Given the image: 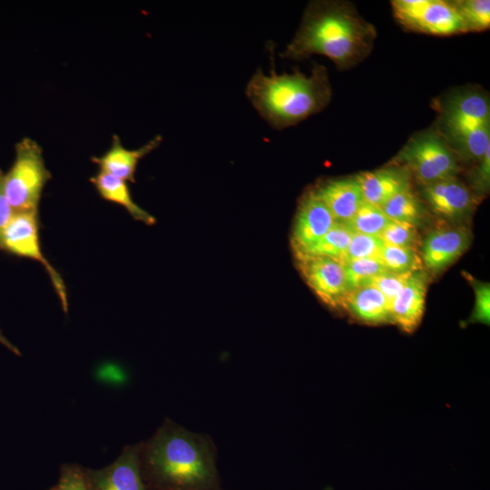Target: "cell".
<instances>
[{"label":"cell","instance_id":"6da1fadb","mask_svg":"<svg viewBox=\"0 0 490 490\" xmlns=\"http://www.w3.org/2000/svg\"><path fill=\"white\" fill-rule=\"evenodd\" d=\"M376 38L374 25L350 3L313 1L305 9L300 25L281 56L303 60L321 54L345 70L368 56Z\"/></svg>","mask_w":490,"mask_h":490},{"label":"cell","instance_id":"7a4b0ae2","mask_svg":"<svg viewBox=\"0 0 490 490\" xmlns=\"http://www.w3.org/2000/svg\"><path fill=\"white\" fill-rule=\"evenodd\" d=\"M142 451L148 473L162 490H220L210 436L166 420Z\"/></svg>","mask_w":490,"mask_h":490},{"label":"cell","instance_id":"3957f363","mask_svg":"<svg viewBox=\"0 0 490 490\" xmlns=\"http://www.w3.org/2000/svg\"><path fill=\"white\" fill-rule=\"evenodd\" d=\"M246 95L259 113L274 128L297 124L319 113L330 102L327 68L314 63L309 75L299 70L266 75L259 69L249 81Z\"/></svg>","mask_w":490,"mask_h":490},{"label":"cell","instance_id":"277c9868","mask_svg":"<svg viewBox=\"0 0 490 490\" xmlns=\"http://www.w3.org/2000/svg\"><path fill=\"white\" fill-rule=\"evenodd\" d=\"M436 128L460 164L477 163L490 147V103L486 93L475 87L451 92L439 103Z\"/></svg>","mask_w":490,"mask_h":490},{"label":"cell","instance_id":"5b68a950","mask_svg":"<svg viewBox=\"0 0 490 490\" xmlns=\"http://www.w3.org/2000/svg\"><path fill=\"white\" fill-rule=\"evenodd\" d=\"M392 162L406 168L419 186L457 177L461 172L456 155L436 127L413 134Z\"/></svg>","mask_w":490,"mask_h":490},{"label":"cell","instance_id":"8992f818","mask_svg":"<svg viewBox=\"0 0 490 490\" xmlns=\"http://www.w3.org/2000/svg\"><path fill=\"white\" fill-rule=\"evenodd\" d=\"M51 178L40 145L29 138L18 142L14 163L4 173V189L14 213L39 212L43 189Z\"/></svg>","mask_w":490,"mask_h":490},{"label":"cell","instance_id":"52a82bcc","mask_svg":"<svg viewBox=\"0 0 490 490\" xmlns=\"http://www.w3.org/2000/svg\"><path fill=\"white\" fill-rule=\"evenodd\" d=\"M39 231V212L14 213L1 239V251L41 263L51 279L64 312L67 313L69 303L65 284L43 254Z\"/></svg>","mask_w":490,"mask_h":490},{"label":"cell","instance_id":"ba28073f","mask_svg":"<svg viewBox=\"0 0 490 490\" xmlns=\"http://www.w3.org/2000/svg\"><path fill=\"white\" fill-rule=\"evenodd\" d=\"M391 5L395 18L408 30L433 35L465 33L450 1L394 0Z\"/></svg>","mask_w":490,"mask_h":490},{"label":"cell","instance_id":"9c48e42d","mask_svg":"<svg viewBox=\"0 0 490 490\" xmlns=\"http://www.w3.org/2000/svg\"><path fill=\"white\" fill-rule=\"evenodd\" d=\"M305 282L318 298L333 309H345L350 292L343 264L334 259L295 252Z\"/></svg>","mask_w":490,"mask_h":490},{"label":"cell","instance_id":"30bf717a","mask_svg":"<svg viewBox=\"0 0 490 490\" xmlns=\"http://www.w3.org/2000/svg\"><path fill=\"white\" fill-rule=\"evenodd\" d=\"M420 198L428 212L450 224L460 225L471 217L479 198L457 177L420 186Z\"/></svg>","mask_w":490,"mask_h":490},{"label":"cell","instance_id":"8fae6325","mask_svg":"<svg viewBox=\"0 0 490 490\" xmlns=\"http://www.w3.org/2000/svg\"><path fill=\"white\" fill-rule=\"evenodd\" d=\"M471 240V231L461 224L432 230L420 246L424 270L434 275L442 272L468 250Z\"/></svg>","mask_w":490,"mask_h":490},{"label":"cell","instance_id":"7c38bea8","mask_svg":"<svg viewBox=\"0 0 490 490\" xmlns=\"http://www.w3.org/2000/svg\"><path fill=\"white\" fill-rule=\"evenodd\" d=\"M337 223L327 205L313 189L301 198L292 230L295 252H303L317 243Z\"/></svg>","mask_w":490,"mask_h":490},{"label":"cell","instance_id":"4fadbf2b","mask_svg":"<svg viewBox=\"0 0 490 490\" xmlns=\"http://www.w3.org/2000/svg\"><path fill=\"white\" fill-rule=\"evenodd\" d=\"M141 455V446H130L110 466L87 471L91 490H145Z\"/></svg>","mask_w":490,"mask_h":490},{"label":"cell","instance_id":"5bb4252c","mask_svg":"<svg viewBox=\"0 0 490 490\" xmlns=\"http://www.w3.org/2000/svg\"><path fill=\"white\" fill-rule=\"evenodd\" d=\"M429 275L425 270L412 272L390 307L391 323L405 332L415 331L422 320Z\"/></svg>","mask_w":490,"mask_h":490},{"label":"cell","instance_id":"9a60e30c","mask_svg":"<svg viewBox=\"0 0 490 490\" xmlns=\"http://www.w3.org/2000/svg\"><path fill=\"white\" fill-rule=\"evenodd\" d=\"M360 187L364 201L381 208L396 194L412 187V177L401 165L389 163L354 176Z\"/></svg>","mask_w":490,"mask_h":490},{"label":"cell","instance_id":"2e32d148","mask_svg":"<svg viewBox=\"0 0 490 490\" xmlns=\"http://www.w3.org/2000/svg\"><path fill=\"white\" fill-rule=\"evenodd\" d=\"M337 222L346 223L363 203L360 187L353 177L329 179L312 188Z\"/></svg>","mask_w":490,"mask_h":490},{"label":"cell","instance_id":"e0dca14e","mask_svg":"<svg viewBox=\"0 0 490 490\" xmlns=\"http://www.w3.org/2000/svg\"><path fill=\"white\" fill-rule=\"evenodd\" d=\"M161 136H156L136 150L122 146L118 136L114 135L110 149L102 156L92 158L101 172L111 174L125 181L134 182V173L139 161L158 147Z\"/></svg>","mask_w":490,"mask_h":490},{"label":"cell","instance_id":"ac0fdd59","mask_svg":"<svg viewBox=\"0 0 490 490\" xmlns=\"http://www.w3.org/2000/svg\"><path fill=\"white\" fill-rule=\"evenodd\" d=\"M345 309L357 320L368 325L391 323L389 308L383 294L371 285L351 290Z\"/></svg>","mask_w":490,"mask_h":490},{"label":"cell","instance_id":"d6986e66","mask_svg":"<svg viewBox=\"0 0 490 490\" xmlns=\"http://www.w3.org/2000/svg\"><path fill=\"white\" fill-rule=\"evenodd\" d=\"M90 181L103 199L122 206L134 220L147 225L155 222L151 214L134 202L125 181L100 171L90 178Z\"/></svg>","mask_w":490,"mask_h":490},{"label":"cell","instance_id":"ffe728a7","mask_svg":"<svg viewBox=\"0 0 490 490\" xmlns=\"http://www.w3.org/2000/svg\"><path fill=\"white\" fill-rule=\"evenodd\" d=\"M380 209L391 220L407 223L417 229L426 221L429 213L412 187L396 194Z\"/></svg>","mask_w":490,"mask_h":490},{"label":"cell","instance_id":"44dd1931","mask_svg":"<svg viewBox=\"0 0 490 490\" xmlns=\"http://www.w3.org/2000/svg\"><path fill=\"white\" fill-rule=\"evenodd\" d=\"M352 234L344 224L337 222L311 248L299 253L328 257L343 263Z\"/></svg>","mask_w":490,"mask_h":490},{"label":"cell","instance_id":"7402d4cb","mask_svg":"<svg viewBox=\"0 0 490 490\" xmlns=\"http://www.w3.org/2000/svg\"><path fill=\"white\" fill-rule=\"evenodd\" d=\"M387 271L395 274H408L424 270L419 250L400 248L384 244L381 258Z\"/></svg>","mask_w":490,"mask_h":490},{"label":"cell","instance_id":"603a6c76","mask_svg":"<svg viewBox=\"0 0 490 490\" xmlns=\"http://www.w3.org/2000/svg\"><path fill=\"white\" fill-rule=\"evenodd\" d=\"M451 5L458 14L465 33L481 32L490 25V2L488 0H455Z\"/></svg>","mask_w":490,"mask_h":490},{"label":"cell","instance_id":"cb8c5ba5","mask_svg":"<svg viewBox=\"0 0 490 490\" xmlns=\"http://www.w3.org/2000/svg\"><path fill=\"white\" fill-rule=\"evenodd\" d=\"M389 221L390 219L380 208L363 201L354 216L344 225L352 233L379 237Z\"/></svg>","mask_w":490,"mask_h":490},{"label":"cell","instance_id":"d4e9b609","mask_svg":"<svg viewBox=\"0 0 490 490\" xmlns=\"http://www.w3.org/2000/svg\"><path fill=\"white\" fill-rule=\"evenodd\" d=\"M349 290L367 286L377 276L388 272L379 260L359 259L342 263Z\"/></svg>","mask_w":490,"mask_h":490},{"label":"cell","instance_id":"484cf974","mask_svg":"<svg viewBox=\"0 0 490 490\" xmlns=\"http://www.w3.org/2000/svg\"><path fill=\"white\" fill-rule=\"evenodd\" d=\"M384 243L400 248H420L422 243L418 229L413 225L391 220L381 232Z\"/></svg>","mask_w":490,"mask_h":490},{"label":"cell","instance_id":"4316f807","mask_svg":"<svg viewBox=\"0 0 490 490\" xmlns=\"http://www.w3.org/2000/svg\"><path fill=\"white\" fill-rule=\"evenodd\" d=\"M384 244L380 237L353 233L343 263L359 259L380 260Z\"/></svg>","mask_w":490,"mask_h":490},{"label":"cell","instance_id":"83f0119b","mask_svg":"<svg viewBox=\"0 0 490 490\" xmlns=\"http://www.w3.org/2000/svg\"><path fill=\"white\" fill-rule=\"evenodd\" d=\"M467 185L472 191L481 199L485 196L490 188V147L482 159L467 173Z\"/></svg>","mask_w":490,"mask_h":490},{"label":"cell","instance_id":"f1b7e54d","mask_svg":"<svg viewBox=\"0 0 490 490\" xmlns=\"http://www.w3.org/2000/svg\"><path fill=\"white\" fill-rule=\"evenodd\" d=\"M469 281L475 291V306L470 318L472 322L489 325L490 322V286L471 276Z\"/></svg>","mask_w":490,"mask_h":490},{"label":"cell","instance_id":"f546056e","mask_svg":"<svg viewBox=\"0 0 490 490\" xmlns=\"http://www.w3.org/2000/svg\"><path fill=\"white\" fill-rule=\"evenodd\" d=\"M410 274H395L388 271L373 279L368 285L383 294L390 310L393 301L404 288Z\"/></svg>","mask_w":490,"mask_h":490},{"label":"cell","instance_id":"4dcf8cb0","mask_svg":"<svg viewBox=\"0 0 490 490\" xmlns=\"http://www.w3.org/2000/svg\"><path fill=\"white\" fill-rule=\"evenodd\" d=\"M52 490H91L86 473L74 466H64L57 485Z\"/></svg>","mask_w":490,"mask_h":490},{"label":"cell","instance_id":"1f68e13d","mask_svg":"<svg viewBox=\"0 0 490 490\" xmlns=\"http://www.w3.org/2000/svg\"><path fill=\"white\" fill-rule=\"evenodd\" d=\"M14 215L4 189V172L0 169V252L3 233Z\"/></svg>","mask_w":490,"mask_h":490},{"label":"cell","instance_id":"d6a6232c","mask_svg":"<svg viewBox=\"0 0 490 490\" xmlns=\"http://www.w3.org/2000/svg\"><path fill=\"white\" fill-rule=\"evenodd\" d=\"M0 343L4 345L6 348H8L10 351H12L14 354L20 356L21 353L19 349L13 345L3 334L2 330L0 329Z\"/></svg>","mask_w":490,"mask_h":490}]
</instances>
